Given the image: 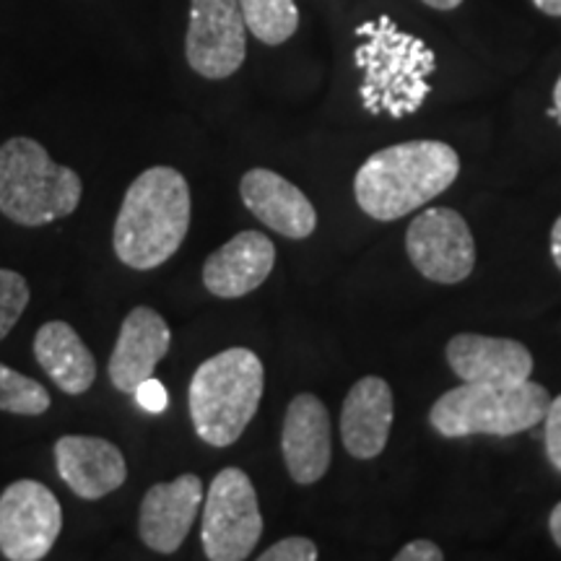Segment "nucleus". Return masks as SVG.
<instances>
[{
    "instance_id": "nucleus-1",
    "label": "nucleus",
    "mask_w": 561,
    "mask_h": 561,
    "mask_svg": "<svg viewBox=\"0 0 561 561\" xmlns=\"http://www.w3.org/2000/svg\"><path fill=\"white\" fill-rule=\"evenodd\" d=\"M460 157L442 140H405L371 153L354 178L364 214L396 221L426 206L458 180Z\"/></svg>"
},
{
    "instance_id": "nucleus-2",
    "label": "nucleus",
    "mask_w": 561,
    "mask_h": 561,
    "mask_svg": "<svg viewBox=\"0 0 561 561\" xmlns=\"http://www.w3.org/2000/svg\"><path fill=\"white\" fill-rule=\"evenodd\" d=\"M191 229V187L172 167H151L130 182L115 221V255L136 271L164 265Z\"/></svg>"
},
{
    "instance_id": "nucleus-3",
    "label": "nucleus",
    "mask_w": 561,
    "mask_h": 561,
    "mask_svg": "<svg viewBox=\"0 0 561 561\" xmlns=\"http://www.w3.org/2000/svg\"><path fill=\"white\" fill-rule=\"evenodd\" d=\"M359 47L354 60L362 68V102L369 115H382L401 121L421 110L430 96L437 58L424 39L398 30L390 16H377L356 30Z\"/></svg>"
},
{
    "instance_id": "nucleus-4",
    "label": "nucleus",
    "mask_w": 561,
    "mask_h": 561,
    "mask_svg": "<svg viewBox=\"0 0 561 561\" xmlns=\"http://www.w3.org/2000/svg\"><path fill=\"white\" fill-rule=\"evenodd\" d=\"M265 369L255 351L234 346L210 356L191 380L195 434L210 447H229L242 437L263 401Z\"/></svg>"
},
{
    "instance_id": "nucleus-5",
    "label": "nucleus",
    "mask_w": 561,
    "mask_h": 561,
    "mask_svg": "<svg viewBox=\"0 0 561 561\" xmlns=\"http://www.w3.org/2000/svg\"><path fill=\"white\" fill-rule=\"evenodd\" d=\"M81 178L50 159L34 138L0 146V210L21 227H45L70 216L81 203Z\"/></svg>"
},
{
    "instance_id": "nucleus-6",
    "label": "nucleus",
    "mask_w": 561,
    "mask_h": 561,
    "mask_svg": "<svg viewBox=\"0 0 561 561\" xmlns=\"http://www.w3.org/2000/svg\"><path fill=\"white\" fill-rule=\"evenodd\" d=\"M549 403V390L530 380L515 388L466 382L437 398L430 421L434 432L445 439L473 437V434L515 437L541 424Z\"/></svg>"
},
{
    "instance_id": "nucleus-7",
    "label": "nucleus",
    "mask_w": 561,
    "mask_h": 561,
    "mask_svg": "<svg viewBox=\"0 0 561 561\" xmlns=\"http://www.w3.org/2000/svg\"><path fill=\"white\" fill-rule=\"evenodd\" d=\"M263 536L255 486L240 468H224L210 481L203 507V551L210 561H242Z\"/></svg>"
},
{
    "instance_id": "nucleus-8",
    "label": "nucleus",
    "mask_w": 561,
    "mask_h": 561,
    "mask_svg": "<svg viewBox=\"0 0 561 561\" xmlns=\"http://www.w3.org/2000/svg\"><path fill=\"white\" fill-rule=\"evenodd\" d=\"M405 252L421 276L434 284H460L476 268L471 227L453 208H426L409 224Z\"/></svg>"
},
{
    "instance_id": "nucleus-9",
    "label": "nucleus",
    "mask_w": 561,
    "mask_h": 561,
    "mask_svg": "<svg viewBox=\"0 0 561 561\" xmlns=\"http://www.w3.org/2000/svg\"><path fill=\"white\" fill-rule=\"evenodd\" d=\"M62 530L58 496L45 483L21 479L0 494V551L11 561H39Z\"/></svg>"
},
{
    "instance_id": "nucleus-10",
    "label": "nucleus",
    "mask_w": 561,
    "mask_h": 561,
    "mask_svg": "<svg viewBox=\"0 0 561 561\" xmlns=\"http://www.w3.org/2000/svg\"><path fill=\"white\" fill-rule=\"evenodd\" d=\"M185 55L203 79L234 76L248 55V24L240 0H191Z\"/></svg>"
},
{
    "instance_id": "nucleus-11",
    "label": "nucleus",
    "mask_w": 561,
    "mask_h": 561,
    "mask_svg": "<svg viewBox=\"0 0 561 561\" xmlns=\"http://www.w3.org/2000/svg\"><path fill=\"white\" fill-rule=\"evenodd\" d=\"M280 453L289 476L299 486L318 483L333 460L331 416L312 392H299L289 403L280 430Z\"/></svg>"
},
{
    "instance_id": "nucleus-12",
    "label": "nucleus",
    "mask_w": 561,
    "mask_h": 561,
    "mask_svg": "<svg viewBox=\"0 0 561 561\" xmlns=\"http://www.w3.org/2000/svg\"><path fill=\"white\" fill-rule=\"evenodd\" d=\"M203 504V481L182 473L170 483H153L138 512V536L151 551L174 553L185 543Z\"/></svg>"
},
{
    "instance_id": "nucleus-13",
    "label": "nucleus",
    "mask_w": 561,
    "mask_h": 561,
    "mask_svg": "<svg viewBox=\"0 0 561 561\" xmlns=\"http://www.w3.org/2000/svg\"><path fill=\"white\" fill-rule=\"evenodd\" d=\"M445 356L462 382L515 388L528 382L533 375V354L528 346L512 339L458 333L447 343Z\"/></svg>"
},
{
    "instance_id": "nucleus-14",
    "label": "nucleus",
    "mask_w": 561,
    "mask_h": 561,
    "mask_svg": "<svg viewBox=\"0 0 561 561\" xmlns=\"http://www.w3.org/2000/svg\"><path fill=\"white\" fill-rule=\"evenodd\" d=\"M55 462L62 483L89 502L112 494L128 479L121 447L89 434H66L55 442Z\"/></svg>"
},
{
    "instance_id": "nucleus-15",
    "label": "nucleus",
    "mask_w": 561,
    "mask_h": 561,
    "mask_svg": "<svg viewBox=\"0 0 561 561\" xmlns=\"http://www.w3.org/2000/svg\"><path fill=\"white\" fill-rule=\"evenodd\" d=\"M170 325L153 307H136L123 320L115 351L110 356V380L121 392L136 390L153 377L157 364L170 351Z\"/></svg>"
},
{
    "instance_id": "nucleus-16",
    "label": "nucleus",
    "mask_w": 561,
    "mask_h": 561,
    "mask_svg": "<svg viewBox=\"0 0 561 561\" xmlns=\"http://www.w3.org/2000/svg\"><path fill=\"white\" fill-rule=\"evenodd\" d=\"M276 265V248L263 231H240L210 252L203 265V284L219 299H240L268 280Z\"/></svg>"
},
{
    "instance_id": "nucleus-17",
    "label": "nucleus",
    "mask_w": 561,
    "mask_h": 561,
    "mask_svg": "<svg viewBox=\"0 0 561 561\" xmlns=\"http://www.w3.org/2000/svg\"><path fill=\"white\" fill-rule=\"evenodd\" d=\"M240 195L257 221L289 237L307 240L318 229V210L294 182L271 170H250L240 182Z\"/></svg>"
},
{
    "instance_id": "nucleus-18",
    "label": "nucleus",
    "mask_w": 561,
    "mask_h": 561,
    "mask_svg": "<svg viewBox=\"0 0 561 561\" xmlns=\"http://www.w3.org/2000/svg\"><path fill=\"white\" fill-rule=\"evenodd\" d=\"M396 401L382 377H362L351 385L341 409V439L351 458L375 460L388 447Z\"/></svg>"
},
{
    "instance_id": "nucleus-19",
    "label": "nucleus",
    "mask_w": 561,
    "mask_h": 561,
    "mask_svg": "<svg viewBox=\"0 0 561 561\" xmlns=\"http://www.w3.org/2000/svg\"><path fill=\"white\" fill-rule=\"evenodd\" d=\"M34 356L47 377L68 396H81L96 380V359L73 325L62 320L45 322L34 335Z\"/></svg>"
},
{
    "instance_id": "nucleus-20",
    "label": "nucleus",
    "mask_w": 561,
    "mask_h": 561,
    "mask_svg": "<svg viewBox=\"0 0 561 561\" xmlns=\"http://www.w3.org/2000/svg\"><path fill=\"white\" fill-rule=\"evenodd\" d=\"M244 24L263 45H284L299 30V11L294 0H240Z\"/></svg>"
},
{
    "instance_id": "nucleus-21",
    "label": "nucleus",
    "mask_w": 561,
    "mask_h": 561,
    "mask_svg": "<svg viewBox=\"0 0 561 561\" xmlns=\"http://www.w3.org/2000/svg\"><path fill=\"white\" fill-rule=\"evenodd\" d=\"M50 405V392L37 380L0 364V411L19 413V416H42Z\"/></svg>"
},
{
    "instance_id": "nucleus-22",
    "label": "nucleus",
    "mask_w": 561,
    "mask_h": 561,
    "mask_svg": "<svg viewBox=\"0 0 561 561\" xmlns=\"http://www.w3.org/2000/svg\"><path fill=\"white\" fill-rule=\"evenodd\" d=\"M30 305V286L16 271L0 268V341L13 331Z\"/></svg>"
},
{
    "instance_id": "nucleus-23",
    "label": "nucleus",
    "mask_w": 561,
    "mask_h": 561,
    "mask_svg": "<svg viewBox=\"0 0 561 561\" xmlns=\"http://www.w3.org/2000/svg\"><path fill=\"white\" fill-rule=\"evenodd\" d=\"M261 561H314L318 559V546H314L310 538L291 536L284 538V541L273 543L268 551H263Z\"/></svg>"
},
{
    "instance_id": "nucleus-24",
    "label": "nucleus",
    "mask_w": 561,
    "mask_h": 561,
    "mask_svg": "<svg viewBox=\"0 0 561 561\" xmlns=\"http://www.w3.org/2000/svg\"><path fill=\"white\" fill-rule=\"evenodd\" d=\"M543 445L546 458L561 473V396L553 398L543 416Z\"/></svg>"
},
{
    "instance_id": "nucleus-25",
    "label": "nucleus",
    "mask_w": 561,
    "mask_h": 561,
    "mask_svg": "<svg viewBox=\"0 0 561 561\" xmlns=\"http://www.w3.org/2000/svg\"><path fill=\"white\" fill-rule=\"evenodd\" d=\"M136 398H138V405H144L149 413H161L167 409V403H170V396H167L164 385L153 380V377H149V380L140 385L136 390Z\"/></svg>"
},
{
    "instance_id": "nucleus-26",
    "label": "nucleus",
    "mask_w": 561,
    "mask_h": 561,
    "mask_svg": "<svg viewBox=\"0 0 561 561\" xmlns=\"http://www.w3.org/2000/svg\"><path fill=\"white\" fill-rule=\"evenodd\" d=\"M445 553L437 543L424 541V538H416V541L405 543L401 551L396 553V561H442Z\"/></svg>"
},
{
    "instance_id": "nucleus-27",
    "label": "nucleus",
    "mask_w": 561,
    "mask_h": 561,
    "mask_svg": "<svg viewBox=\"0 0 561 561\" xmlns=\"http://www.w3.org/2000/svg\"><path fill=\"white\" fill-rule=\"evenodd\" d=\"M551 257L553 263H557V268L561 271V216L553 221V229H551Z\"/></svg>"
},
{
    "instance_id": "nucleus-28",
    "label": "nucleus",
    "mask_w": 561,
    "mask_h": 561,
    "mask_svg": "<svg viewBox=\"0 0 561 561\" xmlns=\"http://www.w3.org/2000/svg\"><path fill=\"white\" fill-rule=\"evenodd\" d=\"M549 530H551L553 543H557L559 549H561V502L557 504V507L551 510V515H549Z\"/></svg>"
},
{
    "instance_id": "nucleus-29",
    "label": "nucleus",
    "mask_w": 561,
    "mask_h": 561,
    "mask_svg": "<svg viewBox=\"0 0 561 561\" xmlns=\"http://www.w3.org/2000/svg\"><path fill=\"white\" fill-rule=\"evenodd\" d=\"M533 5L541 13H546V16L561 19V0H533Z\"/></svg>"
},
{
    "instance_id": "nucleus-30",
    "label": "nucleus",
    "mask_w": 561,
    "mask_h": 561,
    "mask_svg": "<svg viewBox=\"0 0 561 561\" xmlns=\"http://www.w3.org/2000/svg\"><path fill=\"white\" fill-rule=\"evenodd\" d=\"M421 3H426L430 9H437V11H453L458 9L462 0H421Z\"/></svg>"
},
{
    "instance_id": "nucleus-31",
    "label": "nucleus",
    "mask_w": 561,
    "mask_h": 561,
    "mask_svg": "<svg viewBox=\"0 0 561 561\" xmlns=\"http://www.w3.org/2000/svg\"><path fill=\"white\" fill-rule=\"evenodd\" d=\"M553 121L561 123V76H559L557 87H553Z\"/></svg>"
}]
</instances>
